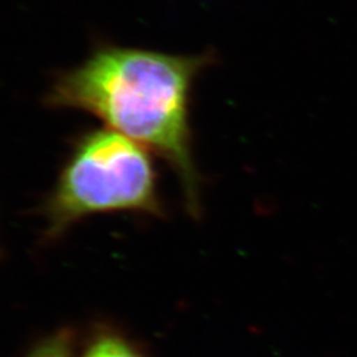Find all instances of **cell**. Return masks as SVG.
Instances as JSON below:
<instances>
[{
    "label": "cell",
    "instance_id": "277c9868",
    "mask_svg": "<svg viewBox=\"0 0 357 357\" xmlns=\"http://www.w3.org/2000/svg\"><path fill=\"white\" fill-rule=\"evenodd\" d=\"M28 357H73L72 337L68 332L57 333L40 343Z\"/></svg>",
    "mask_w": 357,
    "mask_h": 357
},
{
    "label": "cell",
    "instance_id": "3957f363",
    "mask_svg": "<svg viewBox=\"0 0 357 357\" xmlns=\"http://www.w3.org/2000/svg\"><path fill=\"white\" fill-rule=\"evenodd\" d=\"M81 357H143L126 337L113 331H101L90 339Z\"/></svg>",
    "mask_w": 357,
    "mask_h": 357
},
{
    "label": "cell",
    "instance_id": "7a4b0ae2",
    "mask_svg": "<svg viewBox=\"0 0 357 357\" xmlns=\"http://www.w3.org/2000/svg\"><path fill=\"white\" fill-rule=\"evenodd\" d=\"M112 212L160 215L158 175L150 151L110 128L77 138L45 205L56 237L84 217Z\"/></svg>",
    "mask_w": 357,
    "mask_h": 357
},
{
    "label": "cell",
    "instance_id": "6da1fadb",
    "mask_svg": "<svg viewBox=\"0 0 357 357\" xmlns=\"http://www.w3.org/2000/svg\"><path fill=\"white\" fill-rule=\"evenodd\" d=\"M211 54L180 56L102 47L57 77L45 102L97 116L110 130L165 158L180 178L185 203L200 211V176L192 155L190 94Z\"/></svg>",
    "mask_w": 357,
    "mask_h": 357
}]
</instances>
